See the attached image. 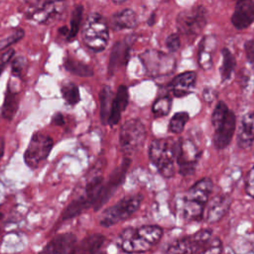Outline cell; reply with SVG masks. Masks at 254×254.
<instances>
[{"instance_id":"7c38bea8","label":"cell","mask_w":254,"mask_h":254,"mask_svg":"<svg viewBox=\"0 0 254 254\" xmlns=\"http://www.w3.org/2000/svg\"><path fill=\"white\" fill-rule=\"evenodd\" d=\"M212 237L210 229H200L190 236L178 239L167 249V254H197L207 240Z\"/></svg>"},{"instance_id":"9a60e30c","label":"cell","mask_w":254,"mask_h":254,"mask_svg":"<svg viewBox=\"0 0 254 254\" xmlns=\"http://www.w3.org/2000/svg\"><path fill=\"white\" fill-rule=\"evenodd\" d=\"M254 22V2L251 0H240L236 2L231 23L237 30L248 28Z\"/></svg>"},{"instance_id":"9c48e42d","label":"cell","mask_w":254,"mask_h":254,"mask_svg":"<svg viewBox=\"0 0 254 254\" xmlns=\"http://www.w3.org/2000/svg\"><path fill=\"white\" fill-rule=\"evenodd\" d=\"M140 60L146 72L153 77L169 74L175 67V60L160 51L148 50L140 55Z\"/></svg>"},{"instance_id":"8fae6325","label":"cell","mask_w":254,"mask_h":254,"mask_svg":"<svg viewBox=\"0 0 254 254\" xmlns=\"http://www.w3.org/2000/svg\"><path fill=\"white\" fill-rule=\"evenodd\" d=\"M130 164H131V160L129 158H124L120 163V165L117 166L111 172L107 182L103 183L102 185L97 201L93 207L95 211L100 209L108 201V199L113 195V193L118 189V187H120L123 184Z\"/></svg>"},{"instance_id":"44dd1931","label":"cell","mask_w":254,"mask_h":254,"mask_svg":"<svg viewBox=\"0 0 254 254\" xmlns=\"http://www.w3.org/2000/svg\"><path fill=\"white\" fill-rule=\"evenodd\" d=\"M254 142V111L246 113L240 123L237 133V144L240 148L247 149Z\"/></svg>"},{"instance_id":"603a6c76","label":"cell","mask_w":254,"mask_h":254,"mask_svg":"<svg viewBox=\"0 0 254 254\" xmlns=\"http://www.w3.org/2000/svg\"><path fill=\"white\" fill-rule=\"evenodd\" d=\"M105 237L102 234L94 233L84 237L79 244L76 245L73 254H96L102 247Z\"/></svg>"},{"instance_id":"d590c367","label":"cell","mask_w":254,"mask_h":254,"mask_svg":"<svg viewBox=\"0 0 254 254\" xmlns=\"http://www.w3.org/2000/svg\"><path fill=\"white\" fill-rule=\"evenodd\" d=\"M198 64L200 67L204 70H208L212 67V56L211 53L206 51L205 47L202 43H200L199 46V52H198Z\"/></svg>"},{"instance_id":"bcb514c9","label":"cell","mask_w":254,"mask_h":254,"mask_svg":"<svg viewBox=\"0 0 254 254\" xmlns=\"http://www.w3.org/2000/svg\"><path fill=\"white\" fill-rule=\"evenodd\" d=\"M99 254H103V253H99Z\"/></svg>"},{"instance_id":"836d02e7","label":"cell","mask_w":254,"mask_h":254,"mask_svg":"<svg viewBox=\"0 0 254 254\" xmlns=\"http://www.w3.org/2000/svg\"><path fill=\"white\" fill-rule=\"evenodd\" d=\"M221 253H222L221 240L217 237H211L200 248L197 254H221Z\"/></svg>"},{"instance_id":"f35d334b","label":"cell","mask_w":254,"mask_h":254,"mask_svg":"<svg viewBox=\"0 0 254 254\" xmlns=\"http://www.w3.org/2000/svg\"><path fill=\"white\" fill-rule=\"evenodd\" d=\"M245 190L247 194H249L251 197H254V166L248 172V175L246 178Z\"/></svg>"},{"instance_id":"d4e9b609","label":"cell","mask_w":254,"mask_h":254,"mask_svg":"<svg viewBox=\"0 0 254 254\" xmlns=\"http://www.w3.org/2000/svg\"><path fill=\"white\" fill-rule=\"evenodd\" d=\"M113 97L114 95L111 88L107 85L102 86L99 91V111L102 124H108V118L111 110Z\"/></svg>"},{"instance_id":"f1b7e54d","label":"cell","mask_w":254,"mask_h":254,"mask_svg":"<svg viewBox=\"0 0 254 254\" xmlns=\"http://www.w3.org/2000/svg\"><path fill=\"white\" fill-rule=\"evenodd\" d=\"M61 93L64 101L71 106L76 105L80 100L78 86L71 81H64L61 85Z\"/></svg>"},{"instance_id":"6da1fadb","label":"cell","mask_w":254,"mask_h":254,"mask_svg":"<svg viewBox=\"0 0 254 254\" xmlns=\"http://www.w3.org/2000/svg\"><path fill=\"white\" fill-rule=\"evenodd\" d=\"M163 229L158 225H143L125 228L118 236L117 245L121 251L134 254L151 250L162 238Z\"/></svg>"},{"instance_id":"d6986e66","label":"cell","mask_w":254,"mask_h":254,"mask_svg":"<svg viewBox=\"0 0 254 254\" xmlns=\"http://www.w3.org/2000/svg\"><path fill=\"white\" fill-rule=\"evenodd\" d=\"M231 198L228 195H215L209 201L206 211V221L208 223L218 222L228 211Z\"/></svg>"},{"instance_id":"e575fe53","label":"cell","mask_w":254,"mask_h":254,"mask_svg":"<svg viewBox=\"0 0 254 254\" xmlns=\"http://www.w3.org/2000/svg\"><path fill=\"white\" fill-rule=\"evenodd\" d=\"M28 59L25 56L16 57L11 63L12 74L17 77L22 76L28 67Z\"/></svg>"},{"instance_id":"d6a6232c","label":"cell","mask_w":254,"mask_h":254,"mask_svg":"<svg viewBox=\"0 0 254 254\" xmlns=\"http://www.w3.org/2000/svg\"><path fill=\"white\" fill-rule=\"evenodd\" d=\"M24 36H25V31L23 29L21 28L15 29L12 33H10L9 35H7L6 37L0 40V51H3L9 48L10 46L14 45L15 43L19 42L21 39H23Z\"/></svg>"},{"instance_id":"7402d4cb","label":"cell","mask_w":254,"mask_h":254,"mask_svg":"<svg viewBox=\"0 0 254 254\" xmlns=\"http://www.w3.org/2000/svg\"><path fill=\"white\" fill-rule=\"evenodd\" d=\"M110 24L113 30L119 31L124 29H133L138 24L137 14L130 8H125L112 15Z\"/></svg>"},{"instance_id":"52a82bcc","label":"cell","mask_w":254,"mask_h":254,"mask_svg":"<svg viewBox=\"0 0 254 254\" xmlns=\"http://www.w3.org/2000/svg\"><path fill=\"white\" fill-rule=\"evenodd\" d=\"M206 22V9L201 5H197L179 13L177 17V28L184 36L193 37L203 30Z\"/></svg>"},{"instance_id":"ac0fdd59","label":"cell","mask_w":254,"mask_h":254,"mask_svg":"<svg viewBox=\"0 0 254 254\" xmlns=\"http://www.w3.org/2000/svg\"><path fill=\"white\" fill-rule=\"evenodd\" d=\"M212 187L213 185L209 178H202L187 190L185 199L205 206L209 199Z\"/></svg>"},{"instance_id":"8d00e7d4","label":"cell","mask_w":254,"mask_h":254,"mask_svg":"<svg viewBox=\"0 0 254 254\" xmlns=\"http://www.w3.org/2000/svg\"><path fill=\"white\" fill-rule=\"evenodd\" d=\"M166 47L167 49L172 52V53H175L177 52L179 49H180V46H181V41H180V38H179V35L177 33H174V34H171L167 37L166 39Z\"/></svg>"},{"instance_id":"5bb4252c","label":"cell","mask_w":254,"mask_h":254,"mask_svg":"<svg viewBox=\"0 0 254 254\" xmlns=\"http://www.w3.org/2000/svg\"><path fill=\"white\" fill-rule=\"evenodd\" d=\"M76 241V236L71 232L60 233L48 242L39 254H73Z\"/></svg>"},{"instance_id":"2e32d148","label":"cell","mask_w":254,"mask_h":254,"mask_svg":"<svg viewBox=\"0 0 254 254\" xmlns=\"http://www.w3.org/2000/svg\"><path fill=\"white\" fill-rule=\"evenodd\" d=\"M131 49L130 40L125 39L115 43L112 47L109 62H108V73L113 74L117 68L126 65L129 61V53Z\"/></svg>"},{"instance_id":"e0dca14e","label":"cell","mask_w":254,"mask_h":254,"mask_svg":"<svg viewBox=\"0 0 254 254\" xmlns=\"http://www.w3.org/2000/svg\"><path fill=\"white\" fill-rule=\"evenodd\" d=\"M195 81L196 73L194 71H184L172 79L170 83V88L174 96L184 97L189 95L192 91L195 85Z\"/></svg>"},{"instance_id":"cb8c5ba5","label":"cell","mask_w":254,"mask_h":254,"mask_svg":"<svg viewBox=\"0 0 254 254\" xmlns=\"http://www.w3.org/2000/svg\"><path fill=\"white\" fill-rule=\"evenodd\" d=\"M19 108V96L18 92L12 89L11 85H7L5 97L2 105V117L8 121H11L16 115Z\"/></svg>"},{"instance_id":"b9f144b4","label":"cell","mask_w":254,"mask_h":254,"mask_svg":"<svg viewBox=\"0 0 254 254\" xmlns=\"http://www.w3.org/2000/svg\"><path fill=\"white\" fill-rule=\"evenodd\" d=\"M4 150H5V140L3 137H0V161L3 158Z\"/></svg>"},{"instance_id":"74e56055","label":"cell","mask_w":254,"mask_h":254,"mask_svg":"<svg viewBox=\"0 0 254 254\" xmlns=\"http://www.w3.org/2000/svg\"><path fill=\"white\" fill-rule=\"evenodd\" d=\"M15 55V50L14 49H8L7 51H5L1 56H0V75L2 74L5 66L7 65V64L13 59Z\"/></svg>"},{"instance_id":"83f0119b","label":"cell","mask_w":254,"mask_h":254,"mask_svg":"<svg viewBox=\"0 0 254 254\" xmlns=\"http://www.w3.org/2000/svg\"><path fill=\"white\" fill-rule=\"evenodd\" d=\"M221 54H222V64L220 66V76L222 81H225L230 78L236 65V60L233 54L227 48H223L221 51Z\"/></svg>"},{"instance_id":"4316f807","label":"cell","mask_w":254,"mask_h":254,"mask_svg":"<svg viewBox=\"0 0 254 254\" xmlns=\"http://www.w3.org/2000/svg\"><path fill=\"white\" fill-rule=\"evenodd\" d=\"M89 206L87 204V202L79 195L78 197L74 198L73 200H71L67 206L64 208V210L63 211V215L62 218L64 220H68L71 218H74L76 216H78L79 214H81L84 210L88 209Z\"/></svg>"},{"instance_id":"60d3db41","label":"cell","mask_w":254,"mask_h":254,"mask_svg":"<svg viewBox=\"0 0 254 254\" xmlns=\"http://www.w3.org/2000/svg\"><path fill=\"white\" fill-rule=\"evenodd\" d=\"M52 121L54 124H56L57 126H63L64 124V115L61 112H57L54 114Z\"/></svg>"},{"instance_id":"3957f363","label":"cell","mask_w":254,"mask_h":254,"mask_svg":"<svg viewBox=\"0 0 254 254\" xmlns=\"http://www.w3.org/2000/svg\"><path fill=\"white\" fill-rule=\"evenodd\" d=\"M177 141L171 138L154 140L149 148V159L164 178H171L176 173Z\"/></svg>"},{"instance_id":"ab89813d","label":"cell","mask_w":254,"mask_h":254,"mask_svg":"<svg viewBox=\"0 0 254 254\" xmlns=\"http://www.w3.org/2000/svg\"><path fill=\"white\" fill-rule=\"evenodd\" d=\"M244 50L247 61L254 65V40H248L244 44Z\"/></svg>"},{"instance_id":"5b68a950","label":"cell","mask_w":254,"mask_h":254,"mask_svg":"<svg viewBox=\"0 0 254 254\" xmlns=\"http://www.w3.org/2000/svg\"><path fill=\"white\" fill-rule=\"evenodd\" d=\"M143 195L133 194L121 198L115 204L107 207L99 216L101 226L110 227L130 218L140 207Z\"/></svg>"},{"instance_id":"1f68e13d","label":"cell","mask_w":254,"mask_h":254,"mask_svg":"<svg viewBox=\"0 0 254 254\" xmlns=\"http://www.w3.org/2000/svg\"><path fill=\"white\" fill-rule=\"evenodd\" d=\"M190 115L187 111H181L175 113L169 122V131L174 134H181L188 122Z\"/></svg>"},{"instance_id":"7bdbcfd3","label":"cell","mask_w":254,"mask_h":254,"mask_svg":"<svg viewBox=\"0 0 254 254\" xmlns=\"http://www.w3.org/2000/svg\"><path fill=\"white\" fill-rule=\"evenodd\" d=\"M59 33L61 35H64V36L67 37V35H68V28L66 26H63V27H61L59 29Z\"/></svg>"},{"instance_id":"484cf974","label":"cell","mask_w":254,"mask_h":254,"mask_svg":"<svg viewBox=\"0 0 254 254\" xmlns=\"http://www.w3.org/2000/svg\"><path fill=\"white\" fill-rule=\"evenodd\" d=\"M64 67L70 73L81 76V77H90L93 75V69L80 61H77L71 57H65L64 61Z\"/></svg>"},{"instance_id":"277c9868","label":"cell","mask_w":254,"mask_h":254,"mask_svg":"<svg viewBox=\"0 0 254 254\" xmlns=\"http://www.w3.org/2000/svg\"><path fill=\"white\" fill-rule=\"evenodd\" d=\"M82 40L85 46L93 52L103 51L109 41L108 25L99 13H91L86 18L82 28Z\"/></svg>"},{"instance_id":"f546056e","label":"cell","mask_w":254,"mask_h":254,"mask_svg":"<svg viewBox=\"0 0 254 254\" xmlns=\"http://www.w3.org/2000/svg\"><path fill=\"white\" fill-rule=\"evenodd\" d=\"M82 15H83V6L80 4L75 5L70 16L68 35L66 37L67 41H73V39L76 37L81 25Z\"/></svg>"},{"instance_id":"4dcf8cb0","label":"cell","mask_w":254,"mask_h":254,"mask_svg":"<svg viewBox=\"0 0 254 254\" xmlns=\"http://www.w3.org/2000/svg\"><path fill=\"white\" fill-rule=\"evenodd\" d=\"M172 107V98L170 95L161 96L153 103L152 111L155 118H160L169 114Z\"/></svg>"},{"instance_id":"f6af8a7d","label":"cell","mask_w":254,"mask_h":254,"mask_svg":"<svg viewBox=\"0 0 254 254\" xmlns=\"http://www.w3.org/2000/svg\"><path fill=\"white\" fill-rule=\"evenodd\" d=\"M2 217H3V214H2V213H1V212H0V220H1V219H2Z\"/></svg>"},{"instance_id":"ee69618b","label":"cell","mask_w":254,"mask_h":254,"mask_svg":"<svg viewBox=\"0 0 254 254\" xmlns=\"http://www.w3.org/2000/svg\"><path fill=\"white\" fill-rule=\"evenodd\" d=\"M154 20H155V15L152 14L151 17H150V19L148 20V24H149L150 26H153V25L155 24V21H154Z\"/></svg>"},{"instance_id":"30bf717a","label":"cell","mask_w":254,"mask_h":254,"mask_svg":"<svg viewBox=\"0 0 254 254\" xmlns=\"http://www.w3.org/2000/svg\"><path fill=\"white\" fill-rule=\"evenodd\" d=\"M200 154L201 152L192 141L184 138L177 141L176 162L182 176H190L194 173Z\"/></svg>"},{"instance_id":"ba28073f","label":"cell","mask_w":254,"mask_h":254,"mask_svg":"<svg viewBox=\"0 0 254 254\" xmlns=\"http://www.w3.org/2000/svg\"><path fill=\"white\" fill-rule=\"evenodd\" d=\"M54 147V140L49 135L36 132L32 135L24 153V162L32 170H36L49 157Z\"/></svg>"},{"instance_id":"8992f818","label":"cell","mask_w":254,"mask_h":254,"mask_svg":"<svg viewBox=\"0 0 254 254\" xmlns=\"http://www.w3.org/2000/svg\"><path fill=\"white\" fill-rule=\"evenodd\" d=\"M147 131L141 120L133 118L124 122L120 129L119 143L122 151L127 154H134L144 144Z\"/></svg>"},{"instance_id":"4fadbf2b","label":"cell","mask_w":254,"mask_h":254,"mask_svg":"<svg viewBox=\"0 0 254 254\" xmlns=\"http://www.w3.org/2000/svg\"><path fill=\"white\" fill-rule=\"evenodd\" d=\"M64 2L40 1L33 2L26 10V17L34 22L44 24L55 19L64 10Z\"/></svg>"},{"instance_id":"7a4b0ae2","label":"cell","mask_w":254,"mask_h":254,"mask_svg":"<svg viewBox=\"0 0 254 254\" xmlns=\"http://www.w3.org/2000/svg\"><path fill=\"white\" fill-rule=\"evenodd\" d=\"M211 124L214 129L213 143L216 149L222 150L231 142L236 126V117L226 103L218 101L211 114Z\"/></svg>"},{"instance_id":"ffe728a7","label":"cell","mask_w":254,"mask_h":254,"mask_svg":"<svg viewBox=\"0 0 254 254\" xmlns=\"http://www.w3.org/2000/svg\"><path fill=\"white\" fill-rule=\"evenodd\" d=\"M128 101H129L128 89L125 85H120L112 100L111 110L108 118V124L110 126H114L119 122L122 112L126 109L128 105Z\"/></svg>"}]
</instances>
